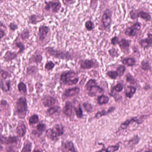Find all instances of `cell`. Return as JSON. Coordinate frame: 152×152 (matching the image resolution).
I'll list each match as a JSON object with an SVG mask.
<instances>
[{"label": "cell", "instance_id": "obj_8", "mask_svg": "<svg viewBox=\"0 0 152 152\" xmlns=\"http://www.w3.org/2000/svg\"><path fill=\"white\" fill-rule=\"evenodd\" d=\"M148 116H139L136 117H134L130 120L126 121L125 122L122 123L121 125V128L122 129H125L128 128L129 125L132 122H135L138 124H141L144 121L145 119H147Z\"/></svg>", "mask_w": 152, "mask_h": 152}, {"label": "cell", "instance_id": "obj_4", "mask_svg": "<svg viewBox=\"0 0 152 152\" xmlns=\"http://www.w3.org/2000/svg\"><path fill=\"white\" fill-rule=\"evenodd\" d=\"M129 15L131 19L134 20L140 18L146 22H150L152 21L151 14L142 10L133 9L130 11Z\"/></svg>", "mask_w": 152, "mask_h": 152}, {"label": "cell", "instance_id": "obj_46", "mask_svg": "<svg viewBox=\"0 0 152 152\" xmlns=\"http://www.w3.org/2000/svg\"><path fill=\"white\" fill-rule=\"evenodd\" d=\"M36 128L37 130L39 131V132H44L46 129V125L43 123L38 124L36 126Z\"/></svg>", "mask_w": 152, "mask_h": 152}, {"label": "cell", "instance_id": "obj_21", "mask_svg": "<svg viewBox=\"0 0 152 152\" xmlns=\"http://www.w3.org/2000/svg\"><path fill=\"white\" fill-rule=\"evenodd\" d=\"M0 88L4 92H8L10 88V80H5L3 79L0 81Z\"/></svg>", "mask_w": 152, "mask_h": 152}, {"label": "cell", "instance_id": "obj_32", "mask_svg": "<svg viewBox=\"0 0 152 152\" xmlns=\"http://www.w3.org/2000/svg\"><path fill=\"white\" fill-rule=\"evenodd\" d=\"M42 60V55H36L33 56L30 59V61L36 63H40Z\"/></svg>", "mask_w": 152, "mask_h": 152}, {"label": "cell", "instance_id": "obj_29", "mask_svg": "<svg viewBox=\"0 0 152 152\" xmlns=\"http://www.w3.org/2000/svg\"><path fill=\"white\" fill-rule=\"evenodd\" d=\"M85 28L88 31H92L94 28H95V25H94V23L92 21V20H87L86 22H85Z\"/></svg>", "mask_w": 152, "mask_h": 152}, {"label": "cell", "instance_id": "obj_38", "mask_svg": "<svg viewBox=\"0 0 152 152\" xmlns=\"http://www.w3.org/2000/svg\"><path fill=\"white\" fill-rule=\"evenodd\" d=\"M126 68L124 66L121 65L119 66L116 70V72L119 76H122L124 74Z\"/></svg>", "mask_w": 152, "mask_h": 152}, {"label": "cell", "instance_id": "obj_39", "mask_svg": "<svg viewBox=\"0 0 152 152\" xmlns=\"http://www.w3.org/2000/svg\"><path fill=\"white\" fill-rule=\"evenodd\" d=\"M141 68L144 70L147 71L151 68L150 64L148 62L143 61L141 63Z\"/></svg>", "mask_w": 152, "mask_h": 152}, {"label": "cell", "instance_id": "obj_40", "mask_svg": "<svg viewBox=\"0 0 152 152\" xmlns=\"http://www.w3.org/2000/svg\"><path fill=\"white\" fill-rule=\"evenodd\" d=\"M16 47H17L19 48L18 53H22L23 52L24 50H25V47L23 43L21 42H18L15 43Z\"/></svg>", "mask_w": 152, "mask_h": 152}, {"label": "cell", "instance_id": "obj_44", "mask_svg": "<svg viewBox=\"0 0 152 152\" xmlns=\"http://www.w3.org/2000/svg\"><path fill=\"white\" fill-rule=\"evenodd\" d=\"M126 81L129 84H134L136 83L135 79L133 77V76H132V75H131L128 74L126 75Z\"/></svg>", "mask_w": 152, "mask_h": 152}, {"label": "cell", "instance_id": "obj_3", "mask_svg": "<svg viewBox=\"0 0 152 152\" xmlns=\"http://www.w3.org/2000/svg\"><path fill=\"white\" fill-rule=\"evenodd\" d=\"M86 89L88 91V95L90 97H96L103 92L102 88L97 85V82L94 79H90L85 86Z\"/></svg>", "mask_w": 152, "mask_h": 152}, {"label": "cell", "instance_id": "obj_19", "mask_svg": "<svg viewBox=\"0 0 152 152\" xmlns=\"http://www.w3.org/2000/svg\"><path fill=\"white\" fill-rule=\"evenodd\" d=\"M17 57V54L14 52L7 51L3 57L5 61L9 62L13 60Z\"/></svg>", "mask_w": 152, "mask_h": 152}, {"label": "cell", "instance_id": "obj_26", "mask_svg": "<svg viewBox=\"0 0 152 152\" xmlns=\"http://www.w3.org/2000/svg\"><path fill=\"white\" fill-rule=\"evenodd\" d=\"M109 99L108 97L103 95L99 96L97 99L98 103L99 105H103V104L107 103L109 101Z\"/></svg>", "mask_w": 152, "mask_h": 152}, {"label": "cell", "instance_id": "obj_34", "mask_svg": "<svg viewBox=\"0 0 152 152\" xmlns=\"http://www.w3.org/2000/svg\"><path fill=\"white\" fill-rule=\"evenodd\" d=\"M119 147H120V145L118 143L116 145L108 146L106 149L104 150V151H106V152H115V151L118 150V149H119Z\"/></svg>", "mask_w": 152, "mask_h": 152}, {"label": "cell", "instance_id": "obj_6", "mask_svg": "<svg viewBox=\"0 0 152 152\" xmlns=\"http://www.w3.org/2000/svg\"><path fill=\"white\" fill-rule=\"evenodd\" d=\"M141 23L137 22L134 23L132 26L127 27L125 30V34L129 37H135L138 34L141 29Z\"/></svg>", "mask_w": 152, "mask_h": 152}, {"label": "cell", "instance_id": "obj_31", "mask_svg": "<svg viewBox=\"0 0 152 152\" xmlns=\"http://www.w3.org/2000/svg\"><path fill=\"white\" fill-rule=\"evenodd\" d=\"M60 109L59 106L53 107L48 109V110L47 111V113L50 116H51L59 111Z\"/></svg>", "mask_w": 152, "mask_h": 152}, {"label": "cell", "instance_id": "obj_57", "mask_svg": "<svg viewBox=\"0 0 152 152\" xmlns=\"http://www.w3.org/2000/svg\"><path fill=\"white\" fill-rule=\"evenodd\" d=\"M3 130V126H2V125L1 123H0V132L2 131Z\"/></svg>", "mask_w": 152, "mask_h": 152}, {"label": "cell", "instance_id": "obj_50", "mask_svg": "<svg viewBox=\"0 0 152 152\" xmlns=\"http://www.w3.org/2000/svg\"><path fill=\"white\" fill-rule=\"evenodd\" d=\"M9 27H10V29L13 31H15L16 29H18V27L17 25H16L14 23H11L9 25Z\"/></svg>", "mask_w": 152, "mask_h": 152}, {"label": "cell", "instance_id": "obj_18", "mask_svg": "<svg viewBox=\"0 0 152 152\" xmlns=\"http://www.w3.org/2000/svg\"><path fill=\"white\" fill-rule=\"evenodd\" d=\"M72 108L73 106L72 103L70 101H68L66 103L65 105L63 108L62 112L66 116L71 117L72 114Z\"/></svg>", "mask_w": 152, "mask_h": 152}, {"label": "cell", "instance_id": "obj_52", "mask_svg": "<svg viewBox=\"0 0 152 152\" xmlns=\"http://www.w3.org/2000/svg\"><path fill=\"white\" fill-rule=\"evenodd\" d=\"M99 0H91V3H90V7H95V5H97L98 2Z\"/></svg>", "mask_w": 152, "mask_h": 152}, {"label": "cell", "instance_id": "obj_13", "mask_svg": "<svg viewBox=\"0 0 152 152\" xmlns=\"http://www.w3.org/2000/svg\"><path fill=\"white\" fill-rule=\"evenodd\" d=\"M80 92V88L78 87H75L71 88L66 89L64 92L62 97L64 98L71 97L78 95Z\"/></svg>", "mask_w": 152, "mask_h": 152}, {"label": "cell", "instance_id": "obj_55", "mask_svg": "<svg viewBox=\"0 0 152 152\" xmlns=\"http://www.w3.org/2000/svg\"><path fill=\"white\" fill-rule=\"evenodd\" d=\"M5 32L2 29H0V39H2L5 35Z\"/></svg>", "mask_w": 152, "mask_h": 152}, {"label": "cell", "instance_id": "obj_15", "mask_svg": "<svg viewBox=\"0 0 152 152\" xmlns=\"http://www.w3.org/2000/svg\"><path fill=\"white\" fill-rule=\"evenodd\" d=\"M50 31V29L46 25H42L39 27L38 30V36L39 40L43 41L47 38V34Z\"/></svg>", "mask_w": 152, "mask_h": 152}, {"label": "cell", "instance_id": "obj_5", "mask_svg": "<svg viewBox=\"0 0 152 152\" xmlns=\"http://www.w3.org/2000/svg\"><path fill=\"white\" fill-rule=\"evenodd\" d=\"M76 75V73L74 71H70L65 72L62 74L60 76L61 82L64 83L65 85H72L75 84L79 81L78 78H75Z\"/></svg>", "mask_w": 152, "mask_h": 152}, {"label": "cell", "instance_id": "obj_25", "mask_svg": "<svg viewBox=\"0 0 152 152\" xmlns=\"http://www.w3.org/2000/svg\"><path fill=\"white\" fill-rule=\"evenodd\" d=\"M121 62L124 64L127 65L129 66H134L135 65L136 61L134 58H125L121 60Z\"/></svg>", "mask_w": 152, "mask_h": 152}, {"label": "cell", "instance_id": "obj_16", "mask_svg": "<svg viewBox=\"0 0 152 152\" xmlns=\"http://www.w3.org/2000/svg\"><path fill=\"white\" fill-rule=\"evenodd\" d=\"M55 103V99L51 96H46L42 99V103L45 107L52 106L54 105Z\"/></svg>", "mask_w": 152, "mask_h": 152}, {"label": "cell", "instance_id": "obj_33", "mask_svg": "<svg viewBox=\"0 0 152 152\" xmlns=\"http://www.w3.org/2000/svg\"><path fill=\"white\" fill-rule=\"evenodd\" d=\"M74 110L75 113H76V116L78 118H81L83 117V111H82L80 104H79L78 107H75Z\"/></svg>", "mask_w": 152, "mask_h": 152}, {"label": "cell", "instance_id": "obj_42", "mask_svg": "<svg viewBox=\"0 0 152 152\" xmlns=\"http://www.w3.org/2000/svg\"><path fill=\"white\" fill-rule=\"evenodd\" d=\"M55 64L53 62L49 61L45 65V68L47 70L51 71L55 67Z\"/></svg>", "mask_w": 152, "mask_h": 152}, {"label": "cell", "instance_id": "obj_54", "mask_svg": "<svg viewBox=\"0 0 152 152\" xmlns=\"http://www.w3.org/2000/svg\"><path fill=\"white\" fill-rule=\"evenodd\" d=\"M32 134H33L34 135L37 137H39L42 134V132H39V131L37 130H33V131Z\"/></svg>", "mask_w": 152, "mask_h": 152}, {"label": "cell", "instance_id": "obj_9", "mask_svg": "<svg viewBox=\"0 0 152 152\" xmlns=\"http://www.w3.org/2000/svg\"><path fill=\"white\" fill-rule=\"evenodd\" d=\"M45 3V10L47 11H50L51 10L52 13L55 14L58 13L62 7L61 4L59 0L46 2Z\"/></svg>", "mask_w": 152, "mask_h": 152}, {"label": "cell", "instance_id": "obj_20", "mask_svg": "<svg viewBox=\"0 0 152 152\" xmlns=\"http://www.w3.org/2000/svg\"><path fill=\"white\" fill-rule=\"evenodd\" d=\"M52 129L58 137L64 134V128L62 125L56 124L55 125Z\"/></svg>", "mask_w": 152, "mask_h": 152}, {"label": "cell", "instance_id": "obj_23", "mask_svg": "<svg viewBox=\"0 0 152 152\" xmlns=\"http://www.w3.org/2000/svg\"><path fill=\"white\" fill-rule=\"evenodd\" d=\"M46 134L47 137L51 140L56 141L58 139V137L52 129H49L47 130L46 132Z\"/></svg>", "mask_w": 152, "mask_h": 152}, {"label": "cell", "instance_id": "obj_51", "mask_svg": "<svg viewBox=\"0 0 152 152\" xmlns=\"http://www.w3.org/2000/svg\"><path fill=\"white\" fill-rule=\"evenodd\" d=\"M1 76L3 77V79H6V78H8L9 76H10L8 72L4 71H2L1 73Z\"/></svg>", "mask_w": 152, "mask_h": 152}, {"label": "cell", "instance_id": "obj_12", "mask_svg": "<svg viewBox=\"0 0 152 152\" xmlns=\"http://www.w3.org/2000/svg\"><path fill=\"white\" fill-rule=\"evenodd\" d=\"M139 43L141 48L144 49H148L151 47L152 43V34H148L147 38L140 39L139 42Z\"/></svg>", "mask_w": 152, "mask_h": 152}, {"label": "cell", "instance_id": "obj_47", "mask_svg": "<svg viewBox=\"0 0 152 152\" xmlns=\"http://www.w3.org/2000/svg\"><path fill=\"white\" fill-rule=\"evenodd\" d=\"M29 37V33L28 30H24L21 34V38L23 40L28 39Z\"/></svg>", "mask_w": 152, "mask_h": 152}, {"label": "cell", "instance_id": "obj_45", "mask_svg": "<svg viewBox=\"0 0 152 152\" xmlns=\"http://www.w3.org/2000/svg\"><path fill=\"white\" fill-rule=\"evenodd\" d=\"M109 114L108 113V111H106L105 110H103L101 111V112H99L97 113L96 114V115H95V117L96 118H100V117H102L103 116H105L106 115H107V114Z\"/></svg>", "mask_w": 152, "mask_h": 152}, {"label": "cell", "instance_id": "obj_41", "mask_svg": "<svg viewBox=\"0 0 152 152\" xmlns=\"http://www.w3.org/2000/svg\"><path fill=\"white\" fill-rule=\"evenodd\" d=\"M83 106L87 112H91L92 111L93 109L92 106L89 103L86 102L83 103Z\"/></svg>", "mask_w": 152, "mask_h": 152}, {"label": "cell", "instance_id": "obj_53", "mask_svg": "<svg viewBox=\"0 0 152 152\" xmlns=\"http://www.w3.org/2000/svg\"><path fill=\"white\" fill-rule=\"evenodd\" d=\"M65 4L72 5L75 2V0H62Z\"/></svg>", "mask_w": 152, "mask_h": 152}, {"label": "cell", "instance_id": "obj_48", "mask_svg": "<svg viewBox=\"0 0 152 152\" xmlns=\"http://www.w3.org/2000/svg\"><path fill=\"white\" fill-rule=\"evenodd\" d=\"M119 41V38L116 36H114L111 39V43L113 46H115L118 44Z\"/></svg>", "mask_w": 152, "mask_h": 152}, {"label": "cell", "instance_id": "obj_10", "mask_svg": "<svg viewBox=\"0 0 152 152\" xmlns=\"http://www.w3.org/2000/svg\"><path fill=\"white\" fill-rule=\"evenodd\" d=\"M99 66L98 62L94 60H82L80 64V67L83 69H89L93 67Z\"/></svg>", "mask_w": 152, "mask_h": 152}, {"label": "cell", "instance_id": "obj_17", "mask_svg": "<svg viewBox=\"0 0 152 152\" xmlns=\"http://www.w3.org/2000/svg\"><path fill=\"white\" fill-rule=\"evenodd\" d=\"M16 131L19 137H23L25 135L27 132V128L23 123L19 124L16 129Z\"/></svg>", "mask_w": 152, "mask_h": 152}, {"label": "cell", "instance_id": "obj_2", "mask_svg": "<svg viewBox=\"0 0 152 152\" xmlns=\"http://www.w3.org/2000/svg\"><path fill=\"white\" fill-rule=\"evenodd\" d=\"M45 50L48 55L57 59L66 60L72 59V56L69 52L56 50L51 47H47L45 49Z\"/></svg>", "mask_w": 152, "mask_h": 152}, {"label": "cell", "instance_id": "obj_43", "mask_svg": "<svg viewBox=\"0 0 152 152\" xmlns=\"http://www.w3.org/2000/svg\"><path fill=\"white\" fill-rule=\"evenodd\" d=\"M107 76L112 79H116L118 76V74L116 71H109L107 73Z\"/></svg>", "mask_w": 152, "mask_h": 152}, {"label": "cell", "instance_id": "obj_36", "mask_svg": "<svg viewBox=\"0 0 152 152\" xmlns=\"http://www.w3.org/2000/svg\"><path fill=\"white\" fill-rule=\"evenodd\" d=\"M38 121H39V117L36 114H34L29 118V122L30 125H32V124H34L37 123Z\"/></svg>", "mask_w": 152, "mask_h": 152}, {"label": "cell", "instance_id": "obj_49", "mask_svg": "<svg viewBox=\"0 0 152 152\" xmlns=\"http://www.w3.org/2000/svg\"><path fill=\"white\" fill-rule=\"evenodd\" d=\"M123 85L121 84H118L116 86H115V87H113V90H115L116 92H121V91L123 90Z\"/></svg>", "mask_w": 152, "mask_h": 152}, {"label": "cell", "instance_id": "obj_30", "mask_svg": "<svg viewBox=\"0 0 152 152\" xmlns=\"http://www.w3.org/2000/svg\"><path fill=\"white\" fill-rule=\"evenodd\" d=\"M18 89L20 92L22 94H25L27 92V86L23 82H20L18 84Z\"/></svg>", "mask_w": 152, "mask_h": 152}, {"label": "cell", "instance_id": "obj_56", "mask_svg": "<svg viewBox=\"0 0 152 152\" xmlns=\"http://www.w3.org/2000/svg\"><path fill=\"white\" fill-rule=\"evenodd\" d=\"M1 104L3 105H6V104H7V102L6 101L2 100V101H1Z\"/></svg>", "mask_w": 152, "mask_h": 152}, {"label": "cell", "instance_id": "obj_11", "mask_svg": "<svg viewBox=\"0 0 152 152\" xmlns=\"http://www.w3.org/2000/svg\"><path fill=\"white\" fill-rule=\"evenodd\" d=\"M131 40L123 38L119 40L117 45L120 47V49L124 53L127 54L129 53V47L131 44Z\"/></svg>", "mask_w": 152, "mask_h": 152}, {"label": "cell", "instance_id": "obj_14", "mask_svg": "<svg viewBox=\"0 0 152 152\" xmlns=\"http://www.w3.org/2000/svg\"><path fill=\"white\" fill-rule=\"evenodd\" d=\"M18 138L17 137H14V136L6 137L1 136L0 137V142L3 144H9L16 143L18 142Z\"/></svg>", "mask_w": 152, "mask_h": 152}, {"label": "cell", "instance_id": "obj_7", "mask_svg": "<svg viewBox=\"0 0 152 152\" xmlns=\"http://www.w3.org/2000/svg\"><path fill=\"white\" fill-rule=\"evenodd\" d=\"M112 14V11L109 9H106L103 13L101 21L103 27L105 29L108 28L111 25Z\"/></svg>", "mask_w": 152, "mask_h": 152}, {"label": "cell", "instance_id": "obj_22", "mask_svg": "<svg viewBox=\"0 0 152 152\" xmlns=\"http://www.w3.org/2000/svg\"><path fill=\"white\" fill-rule=\"evenodd\" d=\"M44 19L42 16H38L36 15H32L29 18V22L31 24L36 25Z\"/></svg>", "mask_w": 152, "mask_h": 152}, {"label": "cell", "instance_id": "obj_24", "mask_svg": "<svg viewBox=\"0 0 152 152\" xmlns=\"http://www.w3.org/2000/svg\"><path fill=\"white\" fill-rule=\"evenodd\" d=\"M136 88L132 86H129L126 89V96L129 98H131L136 92Z\"/></svg>", "mask_w": 152, "mask_h": 152}, {"label": "cell", "instance_id": "obj_35", "mask_svg": "<svg viewBox=\"0 0 152 152\" xmlns=\"http://www.w3.org/2000/svg\"><path fill=\"white\" fill-rule=\"evenodd\" d=\"M140 140V138L138 135L135 136L132 139L129 140V144L130 146L132 145H136L138 143Z\"/></svg>", "mask_w": 152, "mask_h": 152}, {"label": "cell", "instance_id": "obj_37", "mask_svg": "<svg viewBox=\"0 0 152 152\" xmlns=\"http://www.w3.org/2000/svg\"><path fill=\"white\" fill-rule=\"evenodd\" d=\"M109 55H110L112 57H117L119 56V53H118V51L115 48H112L108 51Z\"/></svg>", "mask_w": 152, "mask_h": 152}, {"label": "cell", "instance_id": "obj_1", "mask_svg": "<svg viewBox=\"0 0 152 152\" xmlns=\"http://www.w3.org/2000/svg\"><path fill=\"white\" fill-rule=\"evenodd\" d=\"M15 109L16 113L19 117L24 118L28 111L27 99L25 97L19 98L16 103Z\"/></svg>", "mask_w": 152, "mask_h": 152}, {"label": "cell", "instance_id": "obj_27", "mask_svg": "<svg viewBox=\"0 0 152 152\" xmlns=\"http://www.w3.org/2000/svg\"><path fill=\"white\" fill-rule=\"evenodd\" d=\"M64 146L65 149H66L67 151H72V152L76 151L74 144L71 141H66L64 144Z\"/></svg>", "mask_w": 152, "mask_h": 152}, {"label": "cell", "instance_id": "obj_28", "mask_svg": "<svg viewBox=\"0 0 152 152\" xmlns=\"http://www.w3.org/2000/svg\"><path fill=\"white\" fill-rule=\"evenodd\" d=\"M32 148V144L30 142V141L27 140L25 141L24 146L22 152H31Z\"/></svg>", "mask_w": 152, "mask_h": 152}]
</instances>
